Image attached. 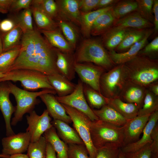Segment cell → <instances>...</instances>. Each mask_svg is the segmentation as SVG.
I'll use <instances>...</instances> for the list:
<instances>
[{
	"mask_svg": "<svg viewBox=\"0 0 158 158\" xmlns=\"http://www.w3.org/2000/svg\"><path fill=\"white\" fill-rule=\"evenodd\" d=\"M137 8L136 0H119L113 6L111 11L115 19H118L136 11Z\"/></svg>",
	"mask_w": 158,
	"mask_h": 158,
	"instance_id": "d590c367",
	"label": "cell"
},
{
	"mask_svg": "<svg viewBox=\"0 0 158 158\" xmlns=\"http://www.w3.org/2000/svg\"><path fill=\"white\" fill-rule=\"evenodd\" d=\"M56 1L58 7L57 19L71 22L80 26L81 13L79 0H58Z\"/></svg>",
	"mask_w": 158,
	"mask_h": 158,
	"instance_id": "9a60e30c",
	"label": "cell"
},
{
	"mask_svg": "<svg viewBox=\"0 0 158 158\" xmlns=\"http://www.w3.org/2000/svg\"><path fill=\"white\" fill-rule=\"evenodd\" d=\"M47 143L44 136H41L37 141L30 142L27 149L29 158H46Z\"/></svg>",
	"mask_w": 158,
	"mask_h": 158,
	"instance_id": "f35d334b",
	"label": "cell"
},
{
	"mask_svg": "<svg viewBox=\"0 0 158 158\" xmlns=\"http://www.w3.org/2000/svg\"><path fill=\"white\" fill-rule=\"evenodd\" d=\"M118 158H124L123 153L121 151V149L120 150Z\"/></svg>",
	"mask_w": 158,
	"mask_h": 158,
	"instance_id": "91938a15",
	"label": "cell"
},
{
	"mask_svg": "<svg viewBox=\"0 0 158 158\" xmlns=\"http://www.w3.org/2000/svg\"><path fill=\"white\" fill-rule=\"evenodd\" d=\"M32 1L31 0H13L10 10L15 12L30 8Z\"/></svg>",
	"mask_w": 158,
	"mask_h": 158,
	"instance_id": "c3c4849f",
	"label": "cell"
},
{
	"mask_svg": "<svg viewBox=\"0 0 158 158\" xmlns=\"http://www.w3.org/2000/svg\"><path fill=\"white\" fill-rule=\"evenodd\" d=\"M32 6L31 8L32 13L36 24L40 30L51 31L58 28L57 22L39 7Z\"/></svg>",
	"mask_w": 158,
	"mask_h": 158,
	"instance_id": "f546056e",
	"label": "cell"
},
{
	"mask_svg": "<svg viewBox=\"0 0 158 158\" xmlns=\"http://www.w3.org/2000/svg\"><path fill=\"white\" fill-rule=\"evenodd\" d=\"M75 71L84 83L101 94L100 88V80L106 70L102 67L90 63H77L75 62Z\"/></svg>",
	"mask_w": 158,
	"mask_h": 158,
	"instance_id": "30bf717a",
	"label": "cell"
},
{
	"mask_svg": "<svg viewBox=\"0 0 158 158\" xmlns=\"http://www.w3.org/2000/svg\"><path fill=\"white\" fill-rule=\"evenodd\" d=\"M90 129L92 143L97 149L104 146L122 147L123 126H117L99 119L90 121Z\"/></svg>",
	"mask_w": 158,
	"mask_h": 158,
	"instance_id": "277c9868",
	"label": "cell"
},
{
	"mask_svg": "<svg viewBox=\"0 0 158 158\" xmlns=\"http://www.w3.org/2000/svg\"><path fill=\"white\" fill-rule=\"evenodd\" d=\"M30 142V135L26 132L4 137L1 140L2 154L10 156L22 153L27 151Z\"/></svg>",
	"mask_w": 158,
	"mask_h": 158,
	"instance_id": "7c38bea8",
	"label": "cell"
},
{
	"mask_svg": "<svg viewBox=\"0 0 158 158\" xmlns=\"http://www.w3.org/2000/svg\"><path fill=\"white\" fill-rule=\"evenodd\" d=\"M99 119L118 127H123L128 120L107 104L99 109H92Z\"/></svg>",
	"mask_w": 158,
	"mask_h": 158,
	"instance_id": "d4e9b609",
	"label": "cell"
},
{
	"mask_svg": "<svg viewBox=\"0 0 158 158\" xmlns=\"http://www.w3.org/2000/svg\"><path fill=\"white\" fill-rule=\"evenodd\" d=\"M61 104L70 117L75 130L83 142L90 157L95 158L97 149L94 146L91 137L90 123L91 120L82 112L67 105Z\"/></svg>",
	"mask_w": 158,
	"mask_h": 158,
	"instance_id": "ba28073f",
	"label": "cell"
},
{
	"mask_svg": "<svg viewBox=\"0 0 158 158\" xmlns=\"http://www.w3.org/2000/svg\"><path fill=\"white\" fill-rule=\"evenodd\" d=\"M8 81H19L23 89L29 91L34 92L40 89L54 90L50 83L48 76L32 70H12L0 78V83Z\"/></svg>",
	"mask_w": 158,
	"mask_h": 158,
	"instance_id": "8992f818",
	"label": "cell"
},
{
	"mask_svg": "<svg viewBox=\"0 0 158 158\" xmlns=\"http://www.w3.org/2000/svg\"><path fill=\"white\" fill-rule=\"evenodd\" d=\"M126 82L147 88L158 79V61L138 54L123 63Z\"/></svg>",
	"mask_w": 158,
	"mask_h": 158,
	"instance_id": "7a4b0ae2",
	"label": "cell"
},
{
	"mask_svg": "<svg viewBox=\"0 0 158 158\" xmlns=\"http://www.w3.org/2000/svg\"><path fill=\"white\" fill-rule=\"evenodd\" d=\"M10 93L14 97L16 102V109L11 122V125L15 126L23 119V115L34 110L40 101L37 97L45 93L56 95L54 90L44 89L39 92H31L21 89L10 81H7Z\"/></svg>",
	"mask_w": 158,
	"mask_h": 158,
	"instance_id": "5b68a950",
	"label": "cell"
},
{
	"mask_svg": "<svg viewBox=\"0 0 158 158\" xmlns=\"http://www.w3.org/2000/svg\"><path fill=\"white\" fill-rule=\"evenodd\" d=\"M158 110V97L147 88L142 105L137 116L150 115Z\"/></svg>",
	"mask_w": 158,
	"mask_h": 158,
	"instance_id": "8d00e7d4",
	"label": "cell"
},
{
	"mask_svg": "<svg viewBox=\"0 0 158 158\" xmlns=\"http://www.w3.org/2000/svg\"><path fill=\"white\" fill-rule=\"evenodd\" d=\"M107 104L128 120L138 115L140 107L135 104L125 102L119 96L108 99L106 98Z\"/></svg>",
	"mask_w": 158,
	"mask_h": 158,
	"instance_id": "484cf974",
	"label": "cell"
},
{
	"mask_svg": "<svg viewBox=\"0 0 158 158\" xmlns=\"http://www.w3.org/2000/svg\"><path fill=\"white\" fill-rule=\"evenodd\" d=\"M58 27L66 39L73 47L76 49L79 38V32L74 23L67 21L57 19Z\"/></svg>",
	"mask_w": 158,
	"mask_h": 158,
	"instance_id": "d6a6232c",
	"label": "cell"
},
{
	"mask_svg": "<svg viewBox=\"0 0 158 158\" xmlns=\"http://www.w3.org/2000/svg\"><path fill=\"white\" fill-rule=\"evenodd\" d=\"M23 34L21 29L16 25L10 31L1 35L3 43V52L20 45Z\"/></svg>",
	"mask_w": 158,
	"mask_h": 158,
	"instance_id": "836d02e7",
	"label": "cell"
},
{
	"mask_svg": "<svg viewBox=\"0 0 158 158\" xmlns=\"http://www.w3.org/2000/svg\"><path fill=\"white\" fill-rule=\"evenodd\" d=\"M20 45L0 54V72L4 74L8 73L18 57Z\"/></svg>",
	"mask_w": 158,
	"mask_h": 158,
	"instance_id": "74e56055",
	"label": "cell"
},
{
	"mask_svg": "<svg viewBox=\"0 0 158 158\" xmlns=\"http://www.w3.org/2000/svg\"><path fill=\"white\" fill-rule=\"evenodd\" d=\"M9 156L5 155L2 154H0V158H5L8 157Z\"/></svg>",
	"mask_w": 158,
	"mask_h": 158,
	"instance_id": "94428289",
	"label": "cell"
},
{
	"mask_svg": "<svg viewBox=\"0 0 158 158\" xmlns=\"http://www.w3.org/2000/svg\"><path fill=\"white\" fill-rule=\"evenodd\" d=\"M149 143L135 151L123 153L124 158H150L152 154Z\"/></svg>",
	"mask_w": 158,
	"mask_h": 158,
	"instance_id": "bcb514c9",
	"label": "cell"
},
{
	"mask_svg": "<svg viewBox=\"0 0 158 158\" xmlns=\"http://www.w3.org/2000/svg\"><path fill=\"white\" fill-rule=\"evenodd\" d=\"M13 0H0V9L6 13L10 10Z\"/></svg>",
	"mask_w": 158,
	"mask_h": 158,
	"instance_id": "db71d44e",
	"label": "cell"
},
{
	"mask_svg": "<svg viewBox=\"0 0 158 158\" xmlns=\"http://www.w3.org/2000/svg\"><path fill=\"white\" fill-rule=\"evenodd\" d=\"M16 25V24L11 19H4L0 22V32L3 34L6 33L13 29Z\"/></svg>",
	"mask_w": 158,
	"mask_h": 158,
	"instance_id": "f907efd6",
	"label": "cell"
},
{
	"mask_svg": "<svg viewBox=\"0 0 158 158\" xmlns=\"http://www.w3.org/2000/svg\"><path fill=\"white\" fill-rule=\"evenodd\" d=\"M40 31L52 47L62 52L73 54L74 49L66 39L59 28L51 31Z\"/></svg>",
	"mask_w": 158,
	"mask_h": 158,
	"instance_id": "cb8c5ba5",
	"label": "cell"
},
{
	"mask_svg": "<svg viewBox=\"0 0 158 158\" xmlns=\"http://www.w3.org/2000/svg\"><path fill=\"white\" fill-rule=\"evenodd\" d=\"M151 29L130 28L121 43L114 50L118 53L126 51L134 44L142 40Z\"/></svg>",
	"mask_w": 158,
	"mask_h": 158,
	"instance_id": "4316f807",
	"label": "cell"
},
{
	"mask_svg": "<svg viewBox=\"0 0 158 158\" xmlns=\"http://www.w3.org/2000/svg\"><path fill=\"white\" fill-rule=\"evenodd\" d=\"M75 63L73 54L66 53L58 50L56 61L57 68L61 74L71 81L75 78Z\"/></svg>",
	"mask_w": 158,
	"mask_h": 158,
	"instance_id": "7402d4cb",
	"label": "cell"
},
{
	"mask_svg": "<svg viewBox=\"0 0 158 158\" xmlns=\"http://www.w3.org/2000/svg\"><path fill=\"white\" fill-rule=\"evenodd\" d=\"M3 52V46L2 37L0 33V54Z\"/></svg>",
	"mask_w": 158,
	"mask_h": 158,
	"instance_id": "680465c9",
	"label": "cell"
},
{
	"mask_svg": "<svg viewBox=\"0 0 158 158\" xmlns=\"http://www.w3.org/2000/svg\"><path fill=\"white\" fill-rule=\"evenodd\" d=\"M0 13H6L4 11H2V10L0 9Z\"/></svg>",
	"mask_w": 158,
	"mask_h": 158,
	"instance_id": "e7e4bbea",
	"label": "cell"
},
{
	"mask_svg": "<svg viewBox=\"0 0 158 158\" xmlns=\"http://www.w3.org/2000/svg\"><path fill=\"white\" fill-rule=\"evenodd\" d=\"M153 13L154 14L153 37L157 35L158 32V0H153Z\"/></svg>",
	"mask_w": 158,
	"mask_h": 158,
	"instance_id": "816d5d0a",
	"label": "cell"
},
{
	"mask_svg": "<svg viewBox=\"0 0 158 158\" xmlns=\"http://www.w3.org/2000/svg\"><path fill=\"white\" fill-rule=\"evenodd\" d=\"M150 158H158V157H157L155 154L152 153Z\"/></svg>",
	"mask_w": 158,
	"mask_h": 158,
	"instance_id": "6125c7cd",
	"label": "cell"
},
{
	"mask_svg": "<svg viewBox=\"0 0 158 158\" xmlns=\"http://www.w3.org/2000/svg\"><path fill=\"white\" fill-rule=\"evenodd\" d=\"M120 148L104 146L97 149L95 158H118Z\"/></svg>",
	"mask_w": 158,
	"mask_h": 158,
	"instance_id": "f6af8a7d",
	"label": "cell"
},
{
	"mask_svg": "<svg viewBox=\"0 0 158 158\" xmlns=\"http://www.w3.org/2000/svg\"><path fill=\"white\" fill-rule=\"evenodd\" d=\"M54 95L51 93H45L39 97L45 105L49 115L54 120H60L68 124L71 123L72 121L70 117Z\"/></svg>",
	"mask_w": 158,
	"mask_h": 158,
	"instance_id": "e0dca14e",
	"label": "cell"
},
{
	"mask_svg": "<svg viewBox=\"0 0 158 158\" xmlns=\"http://www.w3.org/2000/svg\"><path fill=\"white\" fill-rule=\"evenodd\" d=\"M51 123L59 138L66 144H84L76 130L68 124L59 120L53 119Z\"/></svg>",
	"mask_w": 158,
	"mask_h": 158,
	"instance_id": "44dd1931",
	"label": "cell"
},
{
	"mask_svg": "<svg viewBox=\"0 0 158 158\" xmlns=\"http://www.w3.org/2000/svg\"><path fill=\"white\" fill-rule=\"evenodd\" d=\"M130 29L111 27L102 35L101 41L105 48L108 51L114 50L121 43Z\"/></svg>",
	"mask_w": 158,
	"mask_h": 158,
	"instance_id": "603a6c76",
	"label": "cell"
},
{
	"mask_svg": "<svg viewBox=\"0 0 158 158\" xmlns=\"http://www.w3.org/2000/svg\"><path fill=\"white\" fill-rule=\"evenodd\" d=\"M83 91L87 102L92 109H99L107 104L106 97L83 83Z\"/></svg>",
	"mask_w": 158,
	"mask_h": 158,
	"instance_id": "e575fe53",
	"label": "cell"
},
{
	"mask_svg": "<svg viewBox=\"0 0 158 158\" xmlns=\"http://www.w3.org/2000/svg\"><path fill=\"white\" fill-rule=\"evenodd\" d=\"M115 20L111 9L102 14L93 23L91 30V35L96 36L102 35L112 27Z\"/></svg>",
	"mask_w": 158,
	"mask_h": 158,
	"instance_id": "1f68e13d",
	"label": "cell"
},
{
	"mask_svg": "<svg viewBox=\"0 0 158 158\" xmlns=\"http://www.w3.org/2000/svg\"><path fill=\"white\" fill-rule=\"evenodd\" d=\"M51 85L56 91L58 97H63L72 93L76 84L69 80L61 74L48 76Z\"/></svg>",
	"mask_w": 158,
	"mask_h": 158,
	"instance_id": "83f0119b",
	"label": "cell"
},
{
	"mask_svg": "<svg viewBox=\"0 0 158 158\" xmlns=\"http://www.w3.org/2000/svg\"><path fill=\"white\" fill-rule=\"evenodd\" d=\"M5 75V74H4L1 72H0V78L4 77Z\"/></svg>",
	"mask_w": 158,
	"mask_h": 158,
	"instance_id": "be15d7a7",
	"label": "cell"
},
{
	"mask_svg": "<svg viewBox=\"0 0 158 158\" xmlns=\"http://www.w3.org/2000/svg\"><path fill=\"white\" fill-rule=\"evenodd\" d=\"M122 28L146 29L153 28V24L142 18L136 11L118 19H115L113 26Z\"/></svg>",
	"mask_w": 158,
	"mask_h": 158,
	"instance_id": "ffe728a7",
	"label": "cell"
},
{
	"mask_svg": "<svg viewBox=\"0 0 158 158\" xmlns=\"http://www.w3.org/2000/svg\"><path fill=\"white\" fill-rule=\"evenodd\" d=\"M58 50L38 30L23 33L19 54L8 72L24 69L37 71L48 76L61 74L56 65Z\"/></svg>",
	"mask_w": 158,
	"mask_h": 158,
	"instance_id": "6da1fadb",
	"label": "cell"
},
{
	"mask_svg": "<svg viewBox=\"0 0 158 158\" xmlns=\"http://www.w3.org/2000/svg\"><path fill=\"white\" fill-rule=\"evenodd\" d=\"M43 136L56 153L57 158H68V145L59 138L53 126L46 130Z\"/></svg>",
	"mask_w": 158,
	"mask_h": 158,
	"instance_id": "f1b7e54d",
	"label": "cell"
},
{
	"mask_svg": "<svg viewBox=\"0 0 158 158\" xmlns=\"http://www.w3.org/2000/svg\"><path fill=\"white\" fill-rule=\"evenodd\" d=\"M152 142L150 147L152 153L158 157V124L155 126L151 135Z\"/></svg>",
	"mask_w": 158,
	"mask_h": 158,
	"instance_id": "681fc988",
	"label": "cell"
},
{
	"mask_svg": "<svg viewBox=\"0 0 158 158\" xmlns=\"http://www.w3.org/2000/svg\"><path fill=\"white\" fill-rule=\"evenodd\" d=\"M46 158H57L56 152L51 145L47 142Z\"/></svg>",
	"mask_w": 158,
	"mask_h": 158,
	"instance_id": "11a10c76",
	"label": "cell"
},
{
	"mask_svg": "<svg viewBox=\"0 0 158 158\" xmlns=\"http://www.w3.org/2000/svg\"><path fill=\"white\" fill-rule=\"evenodd\" d=\"M31 4L39 7L53 19H57L58 7L56 1L53 0H32Z\"/></svg>",
	"mask_w": 158,
	"mask_h": 158,
	"instance_id": "ab89813d",
	"label": "cell"
},
{
	"mask_svg": "<svg viewBox=\"0 0 158 158\" xmlns=\"http://www.w3.org/2000/svg\"><path fill=\"white\" fill-rule=\"evenodd\" d=\"M119 1V0H99L95 10L113 6Z\"/></svg>",
	"mask_w": 158,
	"mask_h": 158,
	"instance_id": "f5cc1de1",
	"label": "cell"
},
{
	"mask_svg": "<svg viewBox=\"0 0 158 158\" xmlns=\"http://www.w3.org/2000/svg\"><path fill=\"white\" fill-rule=\"evenodd\" d=\"M137 4L136 11L143 18L153 24V0H136Z\"/></svg>",
	"mask_w": 158,
	"mask_h": 158,
	"instance_id": "60d3db41",
	"label": "cell"
},
{
	"mask_svg": "<svg viewBox=\"0 0 158 158\" xmlns=\"http://www.w3.org/2000/svg\"><path fill=\"white\" fill-rule=\"evenodd\" d=\"M32 12L30 8L24 9L18 16L16 25L22 30L23 33L33 30Z\"/></svg>",
	"mask_w": 158,
	"mask_h": 158,
	"instance_id": "b9f144b4",
	"label": "cell"
},
{
	"mask_svg": "<svg viewBox=\"0 0 158 158\" xmlns=\"http://www.w3.org/2000/svg\"><path fill=\"white\" fill-rule=\"evenodd\" d=\"M5 158H29L27 154L22 153L15 154Z\"/></svg>",
	"mask_w": 158,
	"mask_h": 158,
	"instance_id": "6f0895ef",
	"label": "cell"
},
{
	"mask_svg": "<svg viewBox=\"0 0 158 158\" xmlns=\"http://www.w3.org/2000/svg\"><path fill=\"white\" fill-rule=\"evenodd\" d=\"M158 54V37L148 43L139 52L138 54L147 56L153 59H157Z\"/></svg>",
	"mask_w": 158,
	"mask_h": 158,
	"instance_id": "ee69618b",
	"label": "cell"
},
{
	"mask_svg": "<svg viewBox=\"0 0 158 158\" xmlns=\"http://www.w3.org/2000/svg\"><path fill=\"white\" fill-rule=\"evenodd\" d=\"M153 32V28H151L142 40L134 44L125 52L118 53L114 50L108 51L114 64L117 65L123 64L137 55L139 51L148 43V38L152 35Z\"/></svg>",
	"mask_w": 158,
	"mask_h": 158,
	"instance_id": "ac0fdd59",
	"label": "cell"
},
{
	"mask_svg": "<svg viewBox=\"0 0 158 158\" xmlns=\"http://www.w3.org/2000/svg\"><path fill=\"white\" fill-rule=\"evenodd\" d=\"M74 55L76 63H90L108 71L115 65L101 40L87 38L81 43Z\"/></svg>",
	"mask_w": 158,
	"mask_h": 158,
	"instance_id": "3957f363",
	"label": "cell"
},
{
	"mask_svg": "<svg viewBox=\"0 0 158 158\" xmlns=\"http://www.w3.org/2000/svg\"><path fill=\"white\" fill-rule=\"evenodd\" d=\"M83 83L78 80L75 90L70 94L63 97L55 96L60 103L72 107L85 114L91 121L99 120L89 106L83 91Z\"/></svg>",
	"mask_w": 158,
	"mask_h": 158,
	"instance_id": "9c48e42d",
	"label": "cell"
},
{
	"mask_svg": "<svg viewBox=\"0 0 158 158\" xmlns=\"http://www.w3.org/2000/svg\"><path fill=\"white\" fill-rule=\"evenodd\" d=\"M10 90L7 82L0 83V110L5 124L6 135L8 136L15 134L11 125V118L16 107L13 106L9 98Z\"/></svg>",
	"mask_w": 158,
	"mask_h": 158,
	"instance_id": "4fadbf2b",
	"label": "cell"
},
{
	"mask_svg": "<svg viewBox=\"0 0 158 158\" xmlns=\"http://www.w3.org/2000/svg\"><path fill=\"white\" fill-rule=\"evenodd\" d=\"M147 88L156 96H158V83L154 82L150 84Z\"/></svg>",
	"mask_w": 158,
	"mask_h": 158,
	"instance_id": "9f6ffc18",
	"label": "cell"
},
{
	"mask_svg": "<svg viewBox=\"0 0 158 158\" xmlns=\"http://www.w3.org/2000/svg\"><path fill=\"white\" fill-rule=\"evenodd\" d=\"M99 0H79V8L81 13H85L95 10Z\"/></svg>",
	"mask_w": 158,
	"mask_h": 158,
	"instance_id": "7dc6e473",
	"label": "cell"
},
{
	"mask_svg": "<svg viewBox=\"0 0 158 158\" xmlns=\"http://www.w3.org/2000/svg\"><path fill=\"white\" fill-rule=\"evenodd\" d=\"M147 88L126 82L119 96L123 101L141 106Z\"/></svg>",
	"mask_w": 158,
	"mask_h": 158,
	"instance_id": "d6986e66",
	"label": "cell"
},
{
	"mask_svg": "<svg viewBox=\"0 0 158 158\" xmlns=\"http://www.w3.org/2000/svg\"><path fill=\"white\" fill-rule=\"evenodd\" d=\"M26 116L28 127L26 132L30 136V142L38 140L42 135L47 130L52 127L51 118L47 109L43 111L42 114L38 115L33 110Z\"/></svg>",
	"mask_w": 158,
	"mask_h": 158,
	"instance_id": "8fae6325",
	"label": "cell"
},
{
	"mask_svg": "<svg viewBox=\"0 0 158 158\" xmlns=\"http://www.w3.org/2000/svg\"><path fill=\"white\" fill-rule=\"evenodd\" d=\"M126 82L123 64L116 65L101 75L99 83L101 93L108 99L118 97Z\"/></svg>",
	"mask_w": 158,
	"mask_h": 158,
	"instance_id": "52a82bcc",
	"label": "cell"
},
{
	"mask_svg": "<svg viewBox=\"0 0 158 158\" xmlns=\"http://www.w3.org/2000/svg\"><path fill=\"white\" fill-rule=\"evenodd\" d=\"M113 6L98 9L87 13H81L80 26L81 32L84 37L87 39L89 38L91 35V27L95 20L102 14L111 9Z\"/></svg>",
	"mask_w": 158,
	"mask_h": 158,
	"instance_id": "4dcf8cb0",
	"label": "cell"
},
{
	"mask_svg": "<svg viewBox=\"0 0 158 158\" xmlns=\"http://www.w3.org/2000/svg\"><path fill=\"white\" fill-rule=\"evenodd\" d=\"M150 115L137 116L128 120L123 126L124 139L122 147L139 140L140 135L142 132Z\"/></svg>",
	"mask_w": 158,
	"mask_h": 158,
	"instance_id": "5bb4252c",
	"label": "cell"
},
{
	"mask_svg": "<svg viewBox=\"0 0 158 158\" xmlns=\"http://www.w3.org/2000/svg\"><path fill=\"white\" fill-rule=\"evenodd\" d=\"M68 145V158H90L84 144Z\"/></svg>",
	"mask_w": 158,
	"mask_h": 158,
	"instance_id": "7bdbcfd3",
	"label": "cell"
},
{
	"mask_svg": "<svg viewBox=\"0 0 158 158\" xmlns=\"http://www.w3.org/2000/svg\"><path fill=\"white\" fill-rule=\"evenodd\" d=\"M158 110L151 114L142 131L141 138L137 141L121 148L123 153L132 152L141 149L147 144L152 142L151 135L153 130L158 123Z\"/></svg>",
	"mask_w": 158,
	"mask_h": 158,
	"instance_id": "2e32d148",
	"label": "cell"
}]
</instances>
